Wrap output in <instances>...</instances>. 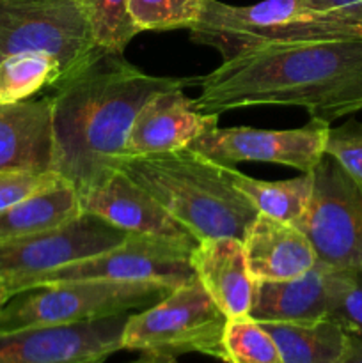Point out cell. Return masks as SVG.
Returning a JSON list of instances; mask_svg holds the SVG:
<instances>
[{
	"label": "cell",
	"instance_id": "6da1fadb",
	"mask_svg": "<svg viewBox=\"0 0 362 363\" xmlns=\"http://www.w3.org/2000/svg\"><path fill=\"white\" fill-rule=\"evenodd\" d=\"M202 113L247 106H300L332 123L362 110V39L265 45L236 53L195 78Z\"/></svg>",
	"mask_w": 362,
	"mask_h": 363
},
{
	"label": "cell",
	"instance_id": "7a4b0ae2",
	"mask_svg": "<svg viewBox=\"0 0 362 363\" xmlns=\"http://www.w3.org/2000/svg\"><path fill=\"white\" fill-rule=\"evenodd\" d=\"M195 78L153 77L128 62L123 53L103 48L85 66L53 87L52 172L77 194L114 170L124 155L138 110L149 98Z\"/></svg>",
	"mask_w": 362,
	"mask_h": 363
},
{
	"label": "cell",
	"instance_id": "3957f363",
	"mask_svg": "<svg viewBox=\"0 0 362 363\" xmlns=\"http://www.w3.org/2000/svg\"><path fill=\"white\" fill-rule=\"evenodd\" d=\"M119 169L187 227L195 240H243L258 211L233 186L226 163L213 162L190 147L165 155L117 158Z\"/></svg>",
	"mask_w": 362,
	"mask_h": 363
},
{
	"label": "cell",
	"instance_id": "277c9868",
	"mask_svg": "<svg viewBox=\"0 0 362 363\" xmlns=\"http://www.w3.org/2000/svg\"><path fill=\"white\" fill-rule=\"evenodd\" d=\"M188 30L192 41L212 46L224 60L256 46L362 39L361 23L314 9L307 0H263L252 6L208 0Z\"/></svg>",
	"mask_w": 362,
	"mask_h": 363
},
{
	"label": "cell",
	"instance_id": "5b68a950",
	"mask_svg": "<svg viewBox=\"0 0 362 363\" xmlns=\"http://www.w3.org/2000/svg\"><path fill=\"white\" fill-rule=\"evenodd\" d=\"M169 287L153 282L70 280L20 291L0 308V333L78 325L151 307Z\"/></svg>",
	"mask_w": 362,
	"mask_h": 363
},
{
	"label": "cell",
	"instance_id": "8992f818",
	"mask_svg": "<svg viewBox=\"0 0 362 363\" xmlns=\"http://www.w3.org/2000/svg\"><path fill=\"white\" fill-rule=\"evenodd\" d=\"M227 318L197 279L170 289L151 307L128 315L121 347L153 354L202 353L224 360Z\"/></svg>",
	"mask_w": 362,
	"mask_h": 363
},
{
	"label": "cell",
	"instance_id": "52a82bcc",
	"mask_svg": "<svg viewBox=\"0 0 362 363\" xmlns=\"http://www.w3.org/2000/svg\"><path fill=\"white\" fill-rule=\"evenodd\" d=\"M297 227L319 262L362 272V181L327 152L312 169L311 199Z\"/></svg>",
	"mask_w": 362,
	"mask_h": 363
},
{
	"label": "cell",
	"instance_id": "ba28073f",
	"mask_svg": "<svg viewBox=\"0 0 362 363\" xmlns=\"http://www.w3.org/2000/svg\"><path fill=\"white\" fill-rule=\"evenodd\" d=\"M102 50L75 0H0V60L23 52L50 53L66 78Z\"/></svg>",
	"mask_w": 362,
	"mask_h": 363
},
{
	"label": "cell",
	"instance_id": "9c48e42d",
	"mask_svg": "<svg viewBox=\"0 0 362 363\" xmlns=\"http://www.w3.org/2000/svg\"><path fill=\"white\" fill-rule=\"evenodd\" d=\"M190 252L192 247L187 245L128 234L123 243L110 250L34 277L21 291L70 280L153 282L174 289L195 279Z\"/></svg>",
	"mask_w": 362,
	"mask_h": 363
},
{
	"label": "cell",
	"instance_id": "30bf717a",
	"mask_svg": "<svg viewBox=\"0 0 362 363\" xmlns=\"http://www.w3.org/2000/svg\"><path fill=\"white\" fill-rule=\"evenodd\" d=\"M126 238V233L98 216L82 213L55 229L0 241V277L16 294L34 277L110 250Z\"/></svg>",
	"mask_w": 362,
	"mask_h": 363
},
{
	"label": "cell",
	"instance_id": "8fae6325",
	"mask_svg": "<svg viewBox=\"0 0 362 363\" xmlns=\"http://www.w3.org/2000/svg\"><path fill=\"white\" fill-rule=\"evenodd\" d=\"M330 124L311 119L295 130H256V128H213L195 138L188 147L213 162H265L311 172L325 155Z\"/></svg>",
	"mask_w": 362,
	"mask_h": 363
},
{
	"label": "cell",
	"instance_id": "7c38bea8",
	"mask_svg": "<svg viewBox=\"0 0 362 363\" xmlns=\"http://www.w3.org/2000/svg\"><path fill=\"white\" fill-rule=\"evenodd\" d=\"M128 314L0 333V363H105L121 351Z\"/></svg>",
	"mask_w": 362,
	"mask_h": 363
},
{
	"label": "cell",
	"instance_id": "4fadbf2b",
	"mask_svg": "<svg viewBox=\"0 0 362 363\" xmlns=\"http://www.w3.org/2000/svg\"><path fill=\"white\" fill-rule=\"evenodd\" d=\"M78 201L82 213L98 216L126 234L172 241L192 248L197 245L187 227L172 218L160 202L119 169L110 170L78 194Z\"/></svg>",
	"mask_w": 362,
	"mask_h": 363
},
{
	"label": "cell",
	"instance_id": "5bb4252c",
	"mask_svg": "<svg viewBox=\"0 0 362 363\" xmlns=\"http://www.w3.org/2000/svg\"><path fill=\"white\" fill-rule=\"evenodd\" d=\"M185 89H167L146 101L131 124L124 155L153 156L180 151L219 126V113L199 112Z\"/></svg>",
	"mask_w": 362,
	"mask_h": 363
},
{
	"label": "cell",
	"instance_id": "9a60e30c",
	"mask_svg": "<svg viewBox=\"0 0 362 363\" xmlns=\"http://www.w3.org/2000/svg\"><path fill=\"white\" fill-rule=\"evenodd\" d=\"M190 264L195 279L227 319L251 314L254 279L241 240L206 238L197 241L190 252Z\"/></svg>",
	"mask_w": 362,
	"mask_h": 363
},
{
	"label": "cell",
	"instance_id": "2e32d148",
	"mask_svg": "<svg viewBox=\"0 0 362 363\" xmlns=\"http://www.w3.org/2000/svg\"><path fill=\"white\" fill-rule=\"evenodd\" d=\"M50 96L0 105V172H52Z\"/></svg>",
	"mask_w": 362,
	"mask_h": 363
},
{
	"label": "cell",
	"instance_id": "e0dca14e",
	"mask_svg": "<svg viewBox=\"0 0 362 363\" xmlns=\"http://www.w3.org/2000/svg\"><path fill=\"white\" fill-rule=\"evenodd\" d=\"M252 279L261 282L297 279L316 264L311 241L293 223L256 215L241 240Z\"/></svg>",
	"mask_w": 362,
	"mask_h": 363
},
{
	"label": "cell",
	"instance_id": "ac0fdd59",
	"mask_svg": "<svg viewBox=\"0 0 362 363\" xmlns=\"http://www.w3.org/2000/svg\"><path fill=\"white\" fill-rule=\"evenodd\" d=\"M334 268L316 261L297 279L279 282L254 280L251 318L259 323H307L327 319Z\"/></svg>",
	"mask_w": 362,
	"mask_h": 363
},
{
	"label": "cell",
	"instance_id": "d6986e66",
	"mask_svg": "<svg viewBox=\"0 0 362 363\" xmlns=\"http://www.w3.org/2000/svg\"><path fill=\"white\" fill-rule=\"evenodd\" d=\"M82 215L78 194L67 181L38 191L0 211V241L45 233Z\"/></svg>",
	"mask_w": 362,
	"mask_h": 363
},
{
	"label": "cell",
	"instance_id": "ffe728a7",
	"mask_svg": "<svg viewBox=\"0 0 362 363\" xmlns=\"http://www.w3.org/2000/svg\"><path fill=\"white\" fill-rule=\"evenodd\" d=\"M283 363H336L346 347L348 333L330 319L307 323L265 321Z\"/></svg>",
	"mask_w": 362,
	"mask_h": 363
},
{
	"label": "cell",
	"instance_id": "44dd1931",
	"mask_svg": "<svg viewBox=\"0 0 362 363\" xmlns=\"http://www.w3.org/2000/svg\"><path fill=\"white\" fill-rule=\"evenodd\" d=\"M233 186L259 215L297 225L307 209L312 191V170L286 181H261L226 165Z\"/></svg>",
	"mask_w": 362,
	"mask_h": 363
},
{
	"label": "cell",
	"instance_id": "7402d4cb",
	"mask_svg": "<svg viewBox=\"0 0 362 363\" xmlns=\"http://www.w3.org/2000/svg\"><path fill=\"white\" fill-rule=\"evenodd\" d=\"M64 78L59 60L50 53L23 52L0 60V105L31 99L53 89Z\"/></svg>",
	"mask_w": 362,
	"mask_h": 363
},
{
	"label": "cell",
	"instance_id": "603a6c76",
	"mask_svg": "<svg viewBox=\"0 0 362 363\" xmlns=\"http://www.w3.org/2000/svg\"><path fill=\"white\" fill-rule=\"evenodd\" d=\"M75 4L102 48L124 53L131 39L141 34L128 13V0H75Z\"/></svg>",
	"mask_w": 362,
	"mask_h": 363
},
{
	"label": "cell",
	"instance_id": "cb8c5ba5",
	"mask_svg": "<svg viewBox=\"0 0 362 363\" xmlns=\"http://www.w3.org/2000/svg\"><path fill=\"white\" fill-rule=\"evenodd\" d=\"M222 347L226 363H283L270 333L251 315L227 319Z\"/></svg>",
	"mask_w": 362,
	"mask_h": 363
},
{
	"label": "cell",
	"instance_id": "d4e9b609",
	"mask_svg": "<svg viewBox=\"0 0 362 363\" xmlns=\"http://www.w3.org/2000/svg\"><path fill=\"white\" fill-rule=\"evenodd\" d=\"M208 0H128V13L141 32L190 28Z\"/></svg>",
	"mask_w": 362,
	"mask_h": 363
},
{
	"label": "cell",
	"instance_id": "484cf974",
	"mask_svg": "<svg viewBox=\"0 0 362 363\" xmlns=\"http://www.w3.org/2000/svg\"><path fill=\"white\" fill-rule=\"evenodd\" d=\"M327 319L362 337V272L334 268Z\"/></svg>",
	"mask_w": 362,
	"mask_h": 363
},
{
	"label": "cell",
	"instance_id": "4316f807",
	"mask_svg": "<svg viewBox=\"0 0 362 363\" xmlns=\"http://www.w3.org/2000/svg\"><path fill=\"white\" fill-rule=\"evenodd\" d=\"M325 152L348 174L362 181V123L350 121L343 126L330 128Z\"/></svg>",
	"mask_w": 362,
	"mask_h": 363
},
{
	"label": "cell",
	"instance_id": "83f0119b",
	"mask_svg": "<svg viewBox=\"0 0 362 363\" xmlns=\"http://www.w3.org/2000/svg\"><path fill=\"white\" fill-rule=\"evenodd\" d=\"M62 181L55 172H0V211Z\"/></svg>",
	"mask_w": 362,
	"mask_h": 363
},
{
	"label": "cell",
	"instance_id": "f1b7e54d",
	"mask_svg": "<svg viewBox=\"0 0 362 363\" xmlns=\"http://www.w3.org/2000/svg\"><path fill=\"white\" fill-rule=\"evenodd\" d=\"M314 9L337 14L362 25V0H307Z\"/></svg>",
	"mask_w": 362,
	"mask_h": 363
},
{
	"label": "cell",
	"instance_id": "f546056e",
	"mask_svg": "<svg viewBox=\"0 0 362 363\" xmlns=\"http://www.w3.org/2000/svg\"><path fill=\"white\" fill-rule=\"evenodd\" d=\"M336 363H362V337L348 333L346 347Z\"/></svg>",
	"mask_w": 362,
	"mask_h": 363
},
{
	"label": "cell",
	"instance_id": "4dcf8cb0",
	"mask_svg": "<svg viewBox=\"0 0 362 363\" xmlns=\"http://www.w3.org/2000/svg\"><path fill=\"white\" fill-rule=\"evenodd\" d=\"M131 363H177V360L170 354H153V353H144L138 360Z\"/></svg>",
	"mask_w": 362,
	"mask_h": 363
},
{
	"label": "cell",
	"instance_id": "1f68e13d",
	"mask_svg": "<svg viewBox=\"0 0 362 363\" xmlns=\"http://www.w3.org/2000/svg\"><path fill=\"white\" fill-rule=\"evenodd\" d=\"M11 296H13V293L7 289V286H0V308L7 303V300H9Z\"/></svg>",
	"mask_w": 362,
	"mask_h": 363
},
{
	"label": "cell",
	"instance_id": "d6a6232c",
	"mask_svg": "<svg viewBox=\"0 0 362 363\" xmlns=\"http://www.w3.org/2000/svg\"><path fill=\"white\" fill-rule=\"evenodd\" d=\"M0 286H6V280H4L2 277H0Z\"/></svg>",
	"mask_w": 362,
	"mask_h": 363
}]
</instances>
